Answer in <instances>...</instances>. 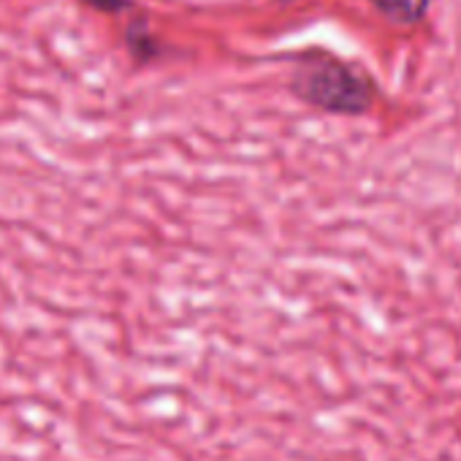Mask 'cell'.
Listing matches in <instances>:
<instances>
[{
	"label": "cell",
	"instance_id": "cell-1",
	"mask_svg": "<svg viewBox=\"0 0 461 461\" xmlns=\"http://www.w3.org/2000/svg\"><path fill=\"white\" fill-rule=\"evenodd\" d=\"M294 90L302 101L337 114H361L372 104L369 82L331 58L302 63L294 77Z\"/></svg>",
	"mask_w": 461,
	"mask_h": 461
},
{
	"label": "cell",
	"instance_id": "cell-2",
	"mask_svg": "<svg viewBox=\"0 0 461 461\" xmlns=\"http://www.w3.org/2000/svg\"><path fill=\"white\" fill-rule=\"evenodd\" d=\"M372 6L396 25H415L426 14L429 0H372Z\"/></svg>",
	"mask_w": 461,
	"mask_h": 461
},
{
	"label": "cell",
	"instance_id": "cell-3",
	"mask_svg": "<svg viewBox=\"0 0 461 461\" xmlns=\"http://www.w3.org/2000/svg\"><path fill=\"white\" fill-rule=\"evenodd\" d=\"M85 4L93 9H101V12H120L128 6V0H85Z\"/></svg>",
	"mask_w": 461,
	"mask_h": 461
}]
</instances>
